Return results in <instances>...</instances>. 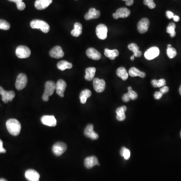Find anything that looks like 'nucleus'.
<instances>
[{
    "label": "nucleus",
    "mask_w": 181,
    "mask_h": 181,
    "mask_svg": "<svg viewBox=\"0 0 181 181\" xmlns=\"http://www.w3.org/2000/svg\"><path fill=\"white\" fill-rule=\"evenodd\" d=\"M6 127L11 135L17 136L20 133L21 125L19 121L16 119H10L7 121Z\"/></svg>",
    "instance_id": "f257e3e1"
},
{
    "label": "nucleus",
    "mask_w": 181,
    "mask_h": 181,
    "mask_svg": "<svg viewBox=\"0 0 181 181\" xmlns=\"http://www.w3.org/2000/svg\"><path fill=\"white\" fill-rule=\"evenodd\" d=\"M55 83L51 80L46 82L45 84V90L42 96V99L44 101L47 102L49 100V97L54 94L55 90Z\"/></svg>",
    "instance_id": "f03ea898"
},
{
    "label": "nucleus",
    "mask_w": 181,
    "mask_h": 181,
    "mask_svg": "<svg viewBox=\"0 0 181 181\" xmlns=\"http://www.w3.org/2000/svg\"><path fill=\"white\" fill-rule=\"evenodd\" d=\"M30 26L32 29H39L44 33L49 31L50 27L48 23L41 20H33L30 22Z\"/></svg>",
    "instance_id": "7ed1b4c3"
},
{
    "label": "nucleus",
    "mask_w": 181,
    "mask_h": 181,
    "mask_svg": "<svg viewBox=\"0 0 181 181\" xmlns=\"http://www.w3.org/2000/svg\"><path fill=\"white\" fill-rule=\"evenodd\" d=\"M16 55L19 59H26L30 56L31 50L25 45H20L16 49Z\"/></svg>",
    "instance_id": "20e7f679"
},
{
    "label": "nucleus",
    "mask_w": 181,
    "mask_h": 181,
    "mask_svg": "<svg viewBox=\"0 0 181 181\" xmlns=\"http://www.w3.org/2000/svg\"><path fill=\"white\" fill-rule=\"evenodd\" d=\"M27 77L24 74H20L17 78L15 83V87L18 90H21L25 88L27 85Z\"/></svg>",
    "instance_id": "39448f33"
},
{
    "label": "nucleus",
    "mask_w": 181,
    "mask_h": 181,
    "mask_svg": "<svg viewBox=\"0 0 181 181\" xmlns=\"http://www.w3.org/2000/svg\"><path fill=\"white\" fill-rule=\"evenodd\" d=\"M0 95H2V99L5 103H7L9 101L13 100L15 97V93L13 90L6 91L0 86Z\"/></svg>",
    "instance_id": "423d86ee"
},
{
    "label": "nucleus",
    "mask_w": 181,
    "mask_h": 181,
    "mask_svg": "<svg viewBox=\"0 0 181 181\" xmlns=\"http://www.w3.org/2000/svg\"><path fill=\"white\" fill-rule=\"evenodd\" d=\"M67 149V146L65 143L58 142L52 147V152L56 156H60L65 153Z\"/></svg>",
    "instance_id": "0eeeda50"
},
{
    "label": "nucleus",
    "mask_w": 181,
    "mask_h": 181,
    "mask_svg": "<svg viewBox=\"0 0 181 181\" xmlns=\"http://www.w3.org/2000/svg\"><path fill=\"white\" fill-rule=\"evenodd\" d=\"M159 52L158 47L153 46L147 50L144 53V57L147 60H152L159 55Z\"/></svg>",
    "instance_id": "6e6552de"
},
{
    "label": "nucleus",
    "mask_w": 181,
    "mask_h": 181,
    "mask_svg": "<svg viewBox=\"0 0 181 181\" xmlns=\"http://www.w3.org/2000/svg\"><path fill=\"white\" fill-rule=\"evenodd\" d=\"M96 33L99 39L101 40L105 39L107 37L108 28L105 25L100 24L96 27Z\"/></svg>",
    "instance_id": "1a4fd4ad"
},
{
    "label": "nucleus",
    "mask_w": 181,
    "mask_h": 181,
    "mask_svg": "<svg viewBox=\"0 0 181 181\" xmlns=\"http://www.w3.org/2000/svg\"><path fill=\"white\" fill-rule=\"evenodd\" d=\"M84 134L85 137L90 138L92 140H96L99 138L98 134L95 132L94 130V126L93 124H88L85 127L84 131Z\"/></svg>",
    "instance_id": "9d476101"
},
{
    "label": "nucleus",
    "mask_w": 181,
    "mask_h": 181,
    "mask_svg": "<svg viewBox=\"0 0 181 181\" xmlns=\"http://www.w3.org/2000/svg\"><path fill=\"white\" fill-rule=\"evenodd\" d=\"M41 122L44 125L50 127H54L56 125L57 121L55 117L53 115H45L41 119Z\"/></svg>",
    "instance_id": "9b49d317"
},
{
    "label": "nucleus",
    "mask_w": 181,
    "mask_h": 181,
    "mask_svg": "<svg viewBox=\"0 0 181 181\" xmlns=\"http://www.w3.org/2000/svg\"><path fill=\"white\" fill-rule=\"evenodd\" d=\"M149 25V20L147 18H142L138 23V30L140 33H146L148 30Z\"/></svg>",
    "instance_id": "f8f14e48"
},
{
    "label": "nucleus",
    "mask_w": 181,
    "mask_h": 181,
    "mask_svg": "<svg viewBox=\"0 0 181 181\" xmlns=\"http://www.w3.org/2000/svg\"><path fill=\"white\" fill-rule=\"evenodd\" d=\"M93 85L95 90L98 93H102L105 90L106 83L103 79L95 78L93 80Z\"/></svg>",
    "instance_id": "ddd939ff"
},
{
    "label": "nucleus",
    "mask_w": 181,
    "mask_h": 181,
    "mask_svg": "<svg viewBox=\"0 0 181 181\" xmlns=\"http://www.w3.org/2000/svg\"><path fill=\"white\" fill-rule=\"evenodd\" d=\"M130 15V11L126 8H121L116 11V13L113 14V17L115 19L118 18H127Z\"/></svg>",
    "instance_id": "4468645a"
},
{
    "label": "nucleus",
    "mask_w": 181,
    "mask_h": 181,
    "mask_svg": "<svg viewBox=\"0 0 181 181\" xmlns=\"http://www.w3.org/2000/svg\"><path fill=\"white\" fill-rule=\"evenodd\" d=\"M50 56L55 59H60L64 57L65 53L60 46H55L49 51Z\"/></svg>",
    "instance_id": "2eb2a0df"
},
{
    "label": "nucleus",
    "mask_w": 181,
    "mask_h": 181,
    "mask_svg": "<svg viewBox=\"0 0 181 181\" xmlns=\"http://www.w3.org/2000/svg\"><path fill=\"white\" fill-rule=\"evenodd\" d=\"M66 88V82L63 80H59L55 85L56 93L61 97H64V92Z\"/></svg>",
    "instance_id": "dca6fc26"
},
{
    "label": "nucleus",
    "mask_w": 181,
    "mask_h": 181,
    "mask_svg": "<svg viewBox=\"0 0 181 181\" xmlns=\"http://www.w3.org/2000/svg\"><path fill=\"white\" fill-rule=\"evenodd\" d=\"M25 176L28 181H39L40 175L39 173L32 169L26 171Z\"/></svg>",
    "instance_id": "f3484780"
},
{
    "label": "nucleus",
    "mask_w": 181,
    "mask_h": 181,
    "mask_svg": "<svg viewBox=\"0 0 181 181\" xmlns=\"http://www.w3.org/2000/svg\"><path fill=\"white\" fill-rule=\"evenodd\" d=\"M84 164L85 168L89 169L92 168L96 165L99 166L100 165L98 159L97 157H95V156L86 158L85 159Z\"/></svg>",
    "instance_id": "a211bd4d"
},
{
    "label": "nucleus",
    "mask_w": 181,
    "mask_h": 181,
    "mask_svg": "<svg viewBox=\"0 0 181 181\" xmlns=\"http://www.w3.org/2000/svg\"><path fill=\"white\" fill-rule=\"evenodd\" d=\"M52 2V0H36L34 5L37 10H42L47 8Z\"/></svg>",
    "instance_id": "6ab92c4d"
},
{
    "label": "nucleus",
    "mask_w": 181,
    "mask_h": 181,
    "mask_svg": "<svg viewBox=\"0 0 181 181\" xmlns=\"http://www.w3.org/2000/svg\"><path fill=\"white\" fill-rule=\"evenodd\" d=\"M86 54L88 58L94 60H99L101 58V54L96 49L92 47L87 49Z\"/></svg>",
    "instance_id": "aec40b11"
},
{
    "label": "nucleus",
    "mask_w": 181,
    "mask_h": 181,
    "mask_svg": "<svg viewBox=\"0 0 181 181\" xmlns=\"http://www.w3.org/2000/svg\"><path fill=\"white\" fill-rule=\"evenodd\" d=\"M100 15L101 13L99 11L97 10L96 9L94 8H90L88 13L85 14V18L87 20H89L93 19H97L100 16Z\"/></svg>",
    "instance_id": "412c9836"
},
{
    "label": "nucleus",
    "mask_w": 181,
    "mask_h": 181,
    "mask_svg": "<svg viewBox=\"0 0 181 181\" xmlns=\"http://www.w3.org/2000/svg\"><path fill=\"white\" fill-rule=\"evenodd\" d=\"M127 108L126 106H123L119 107L116 110V118L118 121H122L125 120L126 118L125 112L126 111Z\"/></svg>",
    "instance_id": "4be33fe9"
},
{
    "label": "nucleus",
    "mask_w": 181,
    "mask_h": 181,
    "mask_svg": "<svg viewBox=\"0 0 181 181\" xmlns=\"http://www.w3.org/2000/svg\"><path fill=\"white\" fill-rule=\"evenodd\" d=\"M129 75L132 77H139L142 78L146 77V73L143 71H140L138 69L135 67H132L129 70Z\"/></svg>",
    "instance_id": "5701e85b"
},
{
    "label": "nucleus",
    "mask_w": 181,
    "mask_h": 181,
    "mask_svg": "<svg viewBox=\"0 0 181 181\" xmlns=\"http://www.w3.org/2000/svg\"><path fill=\"white\" fill-rule=\"evenodd\" d=\"M92 95V92L88 89L84 90L80 92V103L82 104H85L87 102V99Z\"/></svg>",
    "instance_id": "b1692460"
},
{
    "label": "nucleus",
    "mask_w": 181,
    "mask_h": 181,
    "mask_svg": "<svg viewBox=\"0 0 181 181\" xmlns=\"http://www.w3.org/2000/svg\"><path fill=\"white\" fill-rule=\"evenodd\" d=\"M96 68L90 67L85 70V79L88 81H90L94 79L95 75L96 73Z\"/></svg>",
    "instance_id": "393cba45"
},
{
    "label": "nucleus",
    "mask_w": 181,
    "mask_h": 181,
    "mask_svg": "<svg viewBox=\"0 0 181 181\" xmlns=\"http://www.w3.org/2000/svg\"><path fill=\"white\" fill-rule=\"evenodd\" d=\"M104 54L107 58H109L111 60H113L118 56L119 52L117 49L110 50L106 49H105Z\"/></svg>",
    "instance_id": "a878e982"
},
{
    "label": "nucleus",
    "mask_w": 181,
    "mask_h": 181,
    "mask_svg": "<svg viewBox=\"0 0 181 181\" xmlns=\"http://www.w3.org/2000/svg\"><path fill=\"white\" fill-rule=\"evenodd\" d=\"M83 26L80 23L77 22L74 24V29L71 31V34L74 37H78L82 34Z\"/></svg>",
    "instance_id": "bb28decb"
},
{
    "label": "nucleus",
    "mask_w": 181,
    "mask_h": 181,
    "mask_svg": "<svg viewBox=\"0 0 181 181\" xmlns=\"http://www.w3.org/2000/svg\"><path fill=\"white\" fill-rule=\"evenodd\" d=\"M128 49L133 52V55L135 57H140L142 55V51L139 50V48L135 44H130L128 46Z\"/></svg>",
    "instance_id": "cd10ccee"
},
{
    "label": "nucleus",
    "mask_w": 181,
    "mask_h": 181,
    "mask_svg": "<svg viewBox=\"0 0 181 181\" xmlns=\"http://www.w3.org/2000/svg\"><path fill=\"white\" fill-rule=\"evenodd\" d=\"M57 67L60 70L64 71L66 69H70L73 67L71 63H69L66 60H61L57 64Z\"/></svg>",
    "instance_id": "c85d7f7f"
},
{
    "label": "nucleus",
    "mask_w": 181,
    "mask_h": 181,
    "mask_svg": "<svg viewBox=\"0 0 181 181\" xmlns=\"http://www.w3.org/2000/svg\"><path fill=\"white\" fill-rule=\"evenodd\" d=\"M116 74L123 80H126L128 78V74L126 69L123 67H120L116 71Z\"/></svg>",
    "instance_id": "c756f323"
},
{
    "label": "nucleus",
    "mask_w": 181,
    "mask_h": 181,
    "mask_svg": "<svg viewBox=\"0 0 181 181\" xmlns=\"http://www.w3.org/2000/svg\"><path fill=\"white\" fill-rule=\"evenodd\" d=\"M175 28H176V24L175 23L171 22L167 28V32L168 34H170L171 37H174L176 35V31H175Z\"/></svg>",
    "instance_id": "7c9ffc66"
},
{
    "label": "nucleus",
    "mask_w": 181,
    "mask_h": 181,
    "mask_svg": "<svg viewBox=\"0 0 181 181\" xmlns=\"http://www.w3.org/2000/svg\"><path fill=\"white\" fill-rule=\"evenodd\" d=\"M152 85H153V87L155 88H160V87H163L165 86V85L166 84V80L163 79H161L159 80H153L152 81Z\"/></svg>",
    "instance_id": "2f4dec72"
},
{
    "label": "nucleus",
    "mask_w": 181,
    "mask_h": 181,
    "mask_svg": "<svg viewBox=\"0 0 181 181\" xmlns=\"http://www.w3.org/2000/svg\"><path fill=\"white\" fill-rule=\"evenodd\" d=\"M130 151L125 147H122L120 150V155L126 160L129 159L130 157Z\"/></svg>",
    "instance_id": "473e14b6"
},
{
    "label": "nucleus",
    "mask_w": 181,
    "mask_h": 181,
    "mask_svg": "<svg viewBox=\"0 0 181 181\" xmlns=\"http://www.w3.org/2000/svg\"><path fill=\"white\" fill-rule=\"evenodd\" d=\"M8 1L15 3L17 9L19 10L22 11L24 10L25 8V4L23 2V0H8Z\"/></svg>",
    "instance_id": "72a5a7b5"
},
{
    "label": "nucleus",
    "mask_w": 181,
    "mask_h": 181,
    "mask_svg": "<svg viewBox=\"0 0 181 181\" xmlns=\"http://www.w3.org/2000/svg\"><path fill=\"white\" fill-rule=\"evenodd\" d=\"M167 54L168 58L172 59L175 58L177 54V52L176 49H174L173 47H168L167 49Z\"/></svg>",
    "instance_id": "f704fd0d"
},
{
    "label": "nucleus",
    "mask_w": 181,
    "mask_h": 181,
    "mask_svg": "<svg viewBox=\"0 0 181 181\" xmlns=\"http://www.w3.org/2000/svg\"><path fill=\"white\" fill-rule=\"evenodd\" d=\"M10 28V24L7 21L0 19V29L8 30Z\"/></svg>",
    "instance_id": "c9c22d12"
},
{
    "label": "nucleus",
    "mask_w": 181,
    "mask_h": 181,
    "mask_svg": "<svg viewBox=\"0 0 181 181\" xmlns=\"http://www.w3.org/2000/svg\"><path fill=\"white\" fill-rule=\"evenodd\" d=\"M143 3L145 5L147 6L148 8L151 9H154L156 6L153 0H144Z\"/></svg>",
    "instance_id": "e433bc0d"
},
{
    "label": "nucleus",
    "mask_w": 181,
    "mask_h": 181,
    "mask_svg": "<svg viewBox=\"0 0 181 181\" xmlns=\"http://www.w3.org/2000/svg\"><path fill=\"white\" fill-rule=\"evenodd\" d=\"M127 93L129 95L130 99L135 100L137 98V94L135 91L133 90H128Z\"/></svg>",
    "instance_id": "4c0bfd02"
},
{
    "label": "nucleus",
    "mask_w": 181,
    "mask_h": 181,
    "mask_svg": "<svg viewBox=\"0 0 181 181\" xmlns=\"http://www.w3.org/2000/svg\"><path fill=\"white\" fill-rule=\"evenodd\" d=\"M168 90H169V88L167 86H163V87H161V89H160V91L159 92H161L163 94H166L168 92Z\"/></svg>",
    "instance_id": "58836bf2"
},
{
    "label": "nucleus",
    "mask_w": 181,
    "mask_h": 181,
    "mask_svg": "<svg viewBox=\"0 0 181 181\" xmlns=\"http://www.w3.org/2000/svg\"><path fill=\"white\" fill-rule=\"evenodd\" d=\"M163 94L160 92H156L154 94V98L156 100H159L162 98V96Z\"/></svg>",
    "instance_id": "ea45409f"
},
{
    "label": "nucleus",
    "mask_w": 181,
    "mask_h": 181,
    "mask_svg": "<svg viewBox=\"0 0 181 181\" xmlns=\"http://www.w3.org/2000/svg\"><path fill=\"white\" fill-rule=\"evenodd\" d=\"M122 100L124 102H129L130 101V98L128 94L126 93L124 94L122 97Z\"/></svg>",
    "instance_id": "a19ab883"
},
{
    "label": "nucleus",
    "mask_w": 181,
    "mask_h": 181,
    "mask_svg": "<svg viewBox=\"0 0 181 181\" xmlns=\"http://www.w3.org/2000/svg\"><path fill=\"white\" fill-rule=\"evenodd\" d=\"M6 149L3 147V142L1 139H0V153H5Z\"/></svg>",
    "instance_id": "79ce46f5"
},
{
    "label": "nucleus",
    "mask_w": 181,
    "mask_h": 181,
    "mask_svg": "<svg viewBox=\"0 0 181 181\" xmlns=\"http://www.w3.org/2000/svg\"><path fill=\"white\" fill-rule=\"evenodd\" d=\"M175 15L172 12L170 11H167L166 12V16L167 17L168 19H172L173 18V16Z\"/></svg>",
    "instance_id": "37998d69"
},
{
    "label": "nucleus",
    "mask_w": 181,
    "mask_h": 181,
    "mask_svg": "<svg viewBox=\"0 0 181 181\" xmlns=\"http://www.w3.org/2000/svg\"><path fill=\"white\" fill-rule=\"evenodd\" d=\"M123 1L126 2V5L128 6L132 5L134 3V0H123Z\"/></svg>",
    "instance_id": "c03bdc74"
},
{
    "label": "nucleus",
    "mask_w": 181,
    "mask_h": 181,
    "mask_svg": "<svg viewBox=\"0 0 181 181\" xmlns=\"http://www.w3.org/2000/svg\"><path fill=\"white\" fill-rule=\"evenodd\" d=\"M173 19L175 22H178L180 21V18L178 16L174 15L173 17Z\"/></svg>",
    "instance_id": "a18cd8bd"
},
{
    "label": "nucleus",
    "mask_w": 181,
    "mask_h": 181,
    "mask_svg": "<svg viewBox=\"0 0 181 181\" xmlns=\"http://www.w3.org/2000/svg\"><path fill=\"white\" fill-rule=\"evenodd\" d=\"M134 58H135V56H134V55H132V57L130 58V59H131V60H133L134 59Z\"/></svg>",
    "instance_id": "49530a36"
},
{
    "label": "nucleus",
    "mask_w": 181,
    "mask_h": 181,
    "mask_svg": "<svg viewBox=\"0 0 181 181\" xmlns=\"http://www.w3.org/2000/svg\"><path fill=\"white\" fill-rule=\"evenodd\" d=\"M0 181H7L5 178H0Z\"/></svg>",
    "instance_id": "de8ad7c7"
},
{
    "label": "nucleus",
    "mask_w": 181,
    "mask_h": 181,
    "mask_svg": "<svg viewBox=\"0 0 181 181\" xmlns=\"http://www.w3.org/2000/svg\"><path fill=\"white\" fill-rule=\"evenodd\" d=\"M179 93H180V95H181V85L180 86V88H179Z\"/></svg>",
    "instance_id": "09e8293b"
},
{
    "label": "nucleus",
    "mask_w": 181,
    "mask_h": 181,
    "mask_svg": "<svg viewBox=\"0 0 181 181\" xmlns=\"http://www.w3.org/2000/svg\"><path fill=\"white\" fill-rule=\"evenodd\" d=\"M132 90V88L131 87H129L128 88V90Z\"/></svg>",
    "instance_id": "8fccbe9b"
},
{
    "label": "nucleus",
    "mask_w": 181,
    "mask_h": 181,
    "mask_svg": "<svg viewBox=\"0 0 181 181\" xmlns=\"http://www.w3.org/2000/svg\"><path fill=\"white\" fill-rule=\"evenodd\" d=\"M172 47V45L168 44V47Z\"/></svg>",
    "instance_id": "3c124183"
},
{
    "label": "nucleus",
    "mask_w": 181,
    "mask_h": 181,
    "mask_svg": "<svg viewBox=\"0 0 181 181\" xmlns=\"http://www.w3.org/2000/svg\"><path fill=\"white\" fill-rule=\"evenodd\" d=\"M180 136H181V132H180Z\"/></svg>",
    "instance_id": "603ef678"
}]
</instances>
